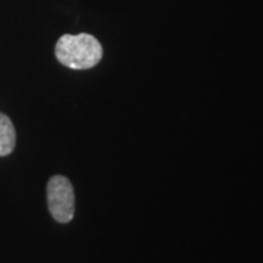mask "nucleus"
<instances>
[{"mask_svg": "<svg viewBox=\"0 0 263 263\" xmlns=\"http://www.w3.org/2000/svg\"><path fill=\"white\" fill-rule=\"evenodd\" d=\"M54 53L62 65L79 70L91 69L103 59V47L91 34L62 35L57 41Z\"/></svg>", "mask_w": 263, "mask_h": 263, "instance_id": "obj_1", "label": "nucleus"}, {"mask_svg": "<svg viewBox=\"0 0 263 263\" xmlns=\"http://www.w3.org/2000/svg\"><path fill=\"white\" fill-rule=\"evenodd\" d=\"M47 206L51 216L60 224H67L75 215L73 186L63 176H53L47 183Z\"/></svg>", "mask_w": 263, "mask_h": 263, "instance_id": "obj_2", "label": "nucleus"}, {"mask_svg": "<svg viewBox=\"0 0 263 263\" xmlns=\"http://www.w3.org/2000/svg\"><path fill=\"white\" fill-rule=\"evenodd\" d=\"M16 145L15 126L6 114L0 113V157H8Z\"/></svg>", "mask_w": 263, "mask_h": 263, "instance_id": "obj_3", "label": "nucleus"}]
</instances>
